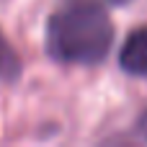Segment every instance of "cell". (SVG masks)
I'll return each instance as SVG.
<instances>
[{
    "mask_svg": "<svg viewBox=\"0 0 147 147\" xmlns=\"http://www.w3.org/2000/svg\"><path fill=\"white\" fill-rule=\"evenodd\" d=\"M21 78V57L0 31V83H16Z\"/></svg>",
    "mask_w": 147,
    "mask_h": 147,
    "instance_id": "3",
    "label": "cell"
},
{
    "mask_svg": "<svg viewBox=\"0 0 147 147\" xmlns=\"http://www.w3.org/2000/svg\"><path fill=\"white\" fill-rule=\"evenodd\" d=\"M119 65L129 75L147 78V26L134 28L127 36V41L119 52Z\"/></svg>",
    "mask_w": 147,
    "mask_h": 147,
    "instance_id": "2",
    "label": "cell"
},
{
    "mask_svg": "<svg viewBox=\"0 0 147 147\" xmlns=\"http://www.w3.org/2000/svg\"><path fill=\"white\" fill-rule=\"evenodd\" d=\"M111 41V18L93 0H72L47 21V54L65 65H98Z\"/></svg>",
    "mask_w": 147,
    "mask_h": 147,
    "instance_id": "1",
    "label": "cell"
},
{
    "mask_svg": "<svg viewBox=\"0 0 147 147\" xmlns=\"http://www.w3.org/2000/svg\"><path fill=\"white\" fill-rule=\"evenodd\" d=\"M103 3H109V5H127V3H132V0H103Z\"/></svg>",
    "mask_w": 147,
    "mask_h": 147,
    "instance_id": "5",
    "label": "cell"
},
{
    "mask_svg": "<svg viewBox=\"0 0 147 147\" xmlns=\"http://www.w3.org/2000/svg\"><path fill=\"white\" fill-rule=\"evenodd\" d=\"M134 132H137V137H140L142 142H147V109L142 111V116L137 119V127H134Z\"/></svg>",
    "mask_w": 147,
    "mask_h": 147,
    "instance_id": "4",
    "label": "cell"
}]
</instances>
